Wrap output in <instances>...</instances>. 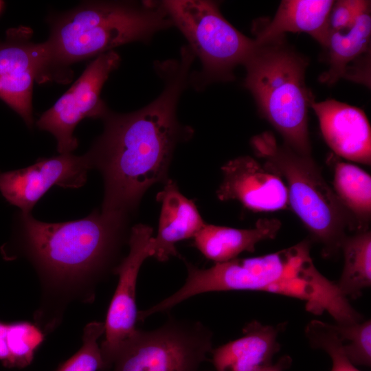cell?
I'll use <instances>...</instances> for the list:
<instances>
[{"label":"cell","mask_w":371,"mask_h":371,"mask_svg":"<svg viewBox=\"0 0 371 371\" xmlns=\"http://www.w3.org/2000/svg\"><path fill=\"white\" fill-rule=\"evenodd\" d=\"M194 57L184 46L179 60L156 63L155 69L164 81L159 96L135 112L108 110L102 118L103 133L86 155L104 179L102 214L125 219L146 190L166 175L175 146L186 135L177 107Z\"/></svg>","instance_id":"6da1fadb"},{"label":"cell","mask_w":371,"mask_h":371,"mask_svg":"<svg viewBox=\"0 0 371 371\" xmlns=\"http://www.w3.org/2000/svg\"><path fill=\"white\" fill-rule=\"evenodd\" d=\"M172 25L162 3H83L52 21L49 38L42 43V82L68 80L70 65L128 43L148 42L155 33Z\"/></svg>","instance_id":"7a4b0ae2"},{"label":"cell","mask_w":371,"mask_h":371,"mask_svg":"<svg viewBox=\"0 0 371 371\" xmlns=\"http://www.w3.org/2000/svg\"><path fill=\"white\" fill-rule=\"evenodd\" d=\"M26 254L49 285L70 289L95 282L109 269L121 247L124 219L98 210L87 216L46 223L20 216Z\"/></svg>","instance_id":"3957f363"},{"label":"cell","mask_w":371,"mask_h":371,"mask_svg":"<svg viewBox=\"0 0 371 371\" xmlns=\"http://www.w3.org/2000/svg\"><path fill=\"white\" fill-rule=\"evenodd\" d=\"M310 248V241L304 240L266 255L215 263L203 270L202 285L207 292L257 291L296 298L308 311L328 313L339 324L362 321L336 282L315 266Z\"/></svg>","instance_id":"277c9868"},{"label":"cell","mask_w":371,"mask_h":371,"mask_svg":"<svg viewBox=\"0 0 371 371\" xmlns=\"http://www.w3.org/2000/svg\"><path fill=\"white\" fill-rule=\"evenodd\" d=\"M256 44L244 64L245 86L285 145L311 156L308 109L313 98L305 83L307 62L286 44L284 36Z\"/></svg>","instance_id":"5b68a950"},{"label":"cell","mask_w":371,"mask_h":371,"mask_svg":"<svg viewBox=\"0 0 371 371\" xmlns=\"http://www.w3.org/2000/svg\"><path fill=\"white\" fill-rule=\"evenodd\" d=\"M251 144L256 156L284 181L289 205L313 238L321 244L323 256L337 254L348 236L346 231L357 227L312 157L279 144L268 131L253 137Z\"/></svg>","instance_id":"8992f818"},{"label":"cell","mask_w":371,"mask_h":371,"mask_svg":"<svg viewBox=\"0 0 371 371\" xmlns=\"http://www.w3.org/2000/svg\"><path fill=\"white\" fill-rule=\"evenodd\" d=\"M175 25L185 36L202 69L189 76L197 89L214 80H230L232 70L244 65L256 47L221 14L217 3L204 0H170L161 2Z\"/></svg>","instance_id":"52a82bcc"},{"label":"cell","mask_w":371,"mask_h":371,"mask_svg":"<svg viewBox=\"0 0 371 371\" xmlns=\"http://www.w3.org/2000/svg\"><path fill=\"white\" fill-rule=\"evenodd\" d=\"M212 332L201 322L168 317L158 328L137 329L121 347L113 371H199L212 350Z\"/></svg>","instance_id":"ba28073f"},{"label":"cell","mask_w":371,"mask_h":371,"mask_svg":"<svg viewBox=\"0 0 371 371\" xmlns=\"http://www.w3.org/2000/svg\"><path fill=\"white\" fill-rule=\"evenodd\" d=\"M120 63L119 54L113 50L98 56L36 122L40 130L55 137L60 154L71 153L78 147L74 131L81 120L102 119L108 111L100 93L110 74Z\"/></svg>","instance_id":"9c48e42d"},{"label":"cell","mask_w":371,"mask_h":371,"mask_svg":"<svg viewBox=\"0 0 371 371\" xmlns=\"http://www.w3.org/2000/svg\"><path fill=\"white\" fill-rule=\"evenodd\" d=\"M152 237L153 229L149 226L139 224L133 227L129 251L114 269L119 280L107 312L105 338L100 346L104 370L111 368L119 350L137 330V278L142 263L151 256Z\"/></svg>","instance_id":"30bf717a"},{"label":"cell","mask_w":371,"mask_h":371,"mask_svg":"<svg viewBox=\"0 0 371 371\" xmlns=\"http://www.w3.org/2000/svg\"><path fill=\"white\" fill-rule=\"evenodd\" d=\"M32 31L21 26L9 29L0 40V99L32 127V90L41 82L45 65L42 43L31 41Z\"/></svg>","instance_id":"8fae6325"},{"label":"cell","mask_w":371,"mask_h":371,"mask_svg":"<svg viewBox=\"0 0 371 371\" xmlns=\"http://www.w3.org/2000/svg\"><path fill=\"white\" fill-rule=\"evenodd\" d=\"M90 169L86 154L40 158L25 168L0 171V192L21 213L30 214L38 201L54 186L78 188L85 185Z\"/></svg>","instance_id":"7c38bea8"},{"label":"cell","mask_w":371,"mask_h":371,"mask_svg":"<svg viewBox=\"0 0 371 371\" xmlns=\"http://www.w3.org/2000/svg\"><path fill=\"white\" fill-rule=\"evenodd\" d=\"M219 200H236L254 212H274L289 206L288 192L281 177L250 156L229 160L221 168Z\"/></svg>","instance_id":"4fadbf2b"},{"label":"cell","mask_w":371,"mask_h":371,"mask_svg":"<svg viewBox=\"0 0 371 371\" xmlns=\"http://www.w3.org/2000/svg\"><path fill=\"white\" fill-rule=\"evenodd\" d=\"M329 148L346 159L370 165L371 128L359 108L333 99L310 103Z\"/></svg>","instance_id":"5bb4252c"},{"label":"cell","mask_w":371,"mask_h":371,"mask_svg":"<svg viewBox=\"0 0 371 371\" xmlns=\"http://www.w3.org/2000/svg\"><path fill=\"white\" fill-rule=\"evenodd\" d=\"M324 48L328 52V69L319 79L328 85L341 78L370 86V4L348 27L331 31Z\"/></svg>","instance_id":"9a60e30c"},{"label":"cell","mask_w":371,"mask_h":371,"mask_svg":"<svg viewBox=\"0 0 371 371\" xmlns=\"http://www.w3.org/2000/svg\"><path fill=\"white\" fill-rule=\"evenodd\" d=\"M282 324L267 325L254 320L243 329V335L212 349L216 371H257L272 363L279 352L278 341Z\"/></svg>","instance_id":"2e32d148"},{"label":"cell","mask_w":371,"mask_h":371,"mask_svg":"<svg viewBox=\"0 0 371 371\" xmlns=\"http://www.w3.org/2000/svg\"><path fill=\"white\" fill-rule=\"evenodd\" d=\"M161 203L158 232L150 240L151 256L161 262L177 256V242L193 237L205 224L194 203L168 181L157 196Z\"/></svg>","instance_id":"e0dca14e"},{"label":"cell","mask_w":371,"mask_h":371,"mask_svg":"<svg viewBox=\"0 0 371 371\" xmlns=\"http://www.w3.org/2000/svg\"><path fill=\"white\" fill-rule=\"evenodd\" d=\"M331 0H284L274 16L264 25L255 24L256 43L284 36L286 32H304L325 47L328 34V18L334 3Z\"/></svg>","instance_id":"ac0fdd59"},{"label":"cell","mask_w":371,"mask_h":371,"mask_svg":"<svg viewBox=\"0 0 371 371\" xmlns=\"http://www.w3.org/2000/svg\"><path fill=\"white\" fill-rule=\"evenodd\" d=\"M280 227L275 218H260L249 229L205 224L194 236V245L215 263L225 262L244 251L254 252L258 243L275 238Z\"/></svg>","instance_id":"d6986e66"},{"label":"cell","mask_w":371,"mask_h":371,"mask_svg":"<svg viewBox=\"0 0 371 371\" xmlns=\"http://www.w3.org/2000/svg\"><path fill=\"white\" fill-rule=\"evenodd\" d=\"M333 191L359 230L371 217V177L360 167L344 161L334 164Z\"/></svg>","instance_id":"ffe728a7"},{"label":"cell","mask_w":371,"mask_h":371,"mask_svg":"<svg viewBox=\"0 0 371 371\" xmlns=\"http://www.w3.org/2000/svg\"><path fill=\"white\" fill-rule=\"evenodd\" d=\"M341 251L344 267L337 282L341 293L348 300L357 299L371 285V232L359 230L344 239Z\"/></svg>","instance_id":"44dd1931"},{"label":"cell","mask_w":371,"mask_h":371,"mask_svg":"<svg viewBox=\"0 0 371 371\" xmlns=\"http://www.w3.org/2000/svg\"><path fill=\"white\" fill-rule=\"evenodd\" d=\"M305 335L313 348L329 355L333 363L331 371H359L346 356L335 324L311 320L305 328Z\"/></svg>","instance_id":"7402d4cb"},{"label":"cell","mask_w":371,"mask_h":371,"mask_svg":"<svg viewBox=\"0 0 371 371\" xmlns=\"http://www.w3.org/2000/svg\"><path fill=\"white\" fill-rule=\"evenodd\" d=\"M33 326L28 322H0V360L13 368L28 355L33 339Z\"/></svg>","instance_id":"603a6c76"},{"label":"cell","mask_w":371,"mask_h":371,"mask_svg":"<svg viewBox=\"0 0 371 371\" xmlns=\"http://www.w3.org/2000/svg\"><path fill=\"white\" fill-rule=\"evenodd\" d=\"M335 327L348 360L355 366H370V319L348 324L336 323Z\"/></svg>","instance_id":"cb8c5ba5"},{"label":"cell","mask_w":371,"mask_h":371,"mask_svg":"<svg viewBox=\"0 0 371 371\" xmlns=\"http://www.w3.org/2000/svg\"><path fill=\"white\" fill-rule=\"evenodd\" d=\"M104 322H93L88 324L82 337V346L57 371H97L104 370L99 338L104 334Z\"/></svg>","instance_id":"d4e9b609"},{"label":"cell","mask_w":371,"mask_h":371,"mask_svg":"<svg viewBox=\"0 0 371 371\" xmlns=\"http://www.w3.org/2000/svg\"><path fill=\"white\" fill-rule=\"evenodd\" d=\"M370 1L341 0L335 1L328 18L329 30L337 31L350 27Z\"/></svg>","instance_id":"484cf974"},{"label":"cell","mask_w":371,"mask_h":371,"mask_svg":"<svg viewBox=\"0 0 371 371\" xmlns=\"http://www.w3.org/2000/svg\"><path fill=\"white\" fill-rule=\"evenodd\" d=\"M291 358L288 355H284L280 358L276 363H271L257 371H285L291 366Z\"/></svg>","instance_id":"4316f807"},{"label":"cell","mask_w":371,"mask_h":371,"mask_svg":"<svg viewBox=\"0 0 371 371\" xmlns=\"http://www.w3.org/2000/svg\"><path fill=\"white\" fill-rule=\"evenodd\" d=\"M3 4H4L3 2L0 1V13L3 8Z\"/></svg>","instance_id":"83f0119b"}]
</instances>
